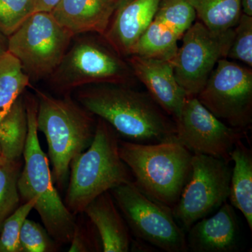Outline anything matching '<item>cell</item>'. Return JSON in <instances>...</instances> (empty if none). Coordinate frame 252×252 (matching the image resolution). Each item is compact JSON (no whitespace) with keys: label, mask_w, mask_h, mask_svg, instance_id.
I'll use <instances>...</instances> for the list:
<instances>
[{"label":"cell","mask_w":252,"mask_h":252,"mask_svg":"<svg viewBox=\"0 0 252 252\" xmlns=\"http://www.w3.org/2000/svg\"><path fill=\"white\" fill-rule=\"evenodd\" d=\"M76 100L129 142L153 144L175 138L174 119L148 93L135 90L132 86H84L78 89Z\"/></svg>","instance_id":"obj_1"},{"label":"cell","mask_w":252,"mask_h":252,"mask_svg":"<svg viewBox=\"0 0 252 252\" xmlns=\"http://www.w3.org/2000/svg\"><path fill=\"white\" fill-rule=\"evenodd\" d=\"M33 89L37 99L38 131L47 140L54 185L63 189L69 180L71 162L92 142L97 120L70 94L57 98Z\"/></svg>","instance_id":"obj_2"},{"label":"cell","mask_w":252,"mask_h":252,"mask_svg":"<svg viewBox=\"0 0 252 252\" xmlns=\"http://www.w3.org/2000/svg\"><path fill=\"white\" fill-rule=\"evenodd\" d=\"M28 116V135L23 151L24 167L20 173L18 189L23 203L35 200L34 209L44 228L59 246L70 243L76 227L75 215L64 205L53 181L49 160L38 137L37 99L24 95Z\"/></svg>","instance_id":"obj_3"},{"label":"cell","mask_w":252,"mask_h":252,"mask_svg":"<svg viewBox=\"0 0 252 252\" xmlns=\"http://www.w3.org/2000/svg\"><path fill=\"white\" fill-rule=\"evenodd\" d=\"M120 138L112 126L97 118L92 142L71 162L64 203L75 216L101 194L133 181L119 154Z\"/></svg>","instance_id":"obj_4"},{"label":"cell","mask_w":252,"mask_h":252,"mask_svg":"<svg viewBox=\"0 0 252 252\" xmlns=\"http://www.w3.org/2000/svg\"><path fill=\"white\" fill-rule=\"evenodd\" d=\"M119 151L135 185L149 198L172 210L190 175L193 154L176 137L153 144L120 138Z\"/></svg>","instance_id":"obj_5"},{"label":"cell","mask_w":252,"mask_h":252,"mask_svg":"<svg viewBox=\"0 0 252 252\" xmlns=\"http://www.w3.org/2000/svg\"><path fill=\"white\" fill-rule=\"evenodd\" d=\"M48 79L51 89L62 95L94 84L133 86L136 79L125 58L101 34L74 36L59 65Z\"/></svg>","instance_id":"obj_6"},{"label":"cell","mask_w":252,"mask_h":252,"mask_svg":"<svg viewBox=\"0 0 252 252\" xmlns=\"http://www.w3.org/2000/svg\"><path fill=\"white\" fill-rule=\"evenodd\" d=\"M74 38L51 12L35 11L8 36V51L21 63L31 81L49 78Z\"/></svg>","instance_id":"obj_7"},{"label":"cell","mask_w":252,"mask_h":252,"mask_svg":"<svg viewBox=\"0 0 252 252\" xmlns=\"http://www.w3.org/2000/svg\"><path fill=\"white\" fill-rule=\"evenodd\" d=\"M109 191L137 240L164 252H188L187 237L171 209L149 198L133 181Z\"/></svg>","instance_id":"obj_8"},{"label":"cell","mask_w":252,"mask_h":252,"mask_svg":"<svg viewBox=\"0 0 252 252\" xmlns=\"http://www.w3.org/2000/svg\"><path fill=\"white\" fill-rule=\"evenodd\" d=\"M196 97L220 121L246 132L252 123V68L220 59Z\"/></svg>","instance_id":"obj_9"},{"label":"cell","mask_w":252,"mask_h":252,"mask_svg":"<svg viewBox=\"0 0 252 252\" xmlns=\"http://www.w3.org/2000/svg\"><path fill=\"white\" fill-rule=\"evenodd\" d=\"M231 170L222 159L193 154L191 171L172 214L183 230L220 208L228 199Z\"/></svg>","instance_id":"obj_10"},{"label":"cell","mask_w":252,"mask_h":252,"mask_svg":"<svg viewBox=\"0 0 252 252\" xmlns=\"http://www.w3.org/2000/svg\"><path fill=\"white\" fill-rule=\"evenodd\" d=\"M233 28L214 32L200 21L185 32L182 46L170 62L176 79L187 96L196 97L218 61L226 59L233 40Z\"/></svg>","instance_id":"obj_11"},{"label":"cell","mask_w":252,"mask_h":252,"mask_svg":"<svg viewBox=\"0 0 252 252\" xmlns=\"http://www.w3.org/2000/svg\"><path fill=\"white\" fill-rule=\"evenodd\" d=\"M176 140L193 154H205L230 162V154L245 132L215 117L195 96H187L174 119Z\"/></svg>","instance_id":"obj_12"},{"label":"cell","mask_w":252,"mask_h":252,"mask_svg":"<svg viewBox=\"0 0 252 252\" xmlns=\"http://www.w3.org/2000/svg\"><path fill=\"white\" fill-rule=\"evenodd\" d=\"M126 59L155 102L172 119L178 117L187 94L176 79L171 62L135 55Z\"/></svg>","instance_id":"obj_13"},{"label":"cell","mask_w":252,"mask_h":252,"mask_svg":"<svg viewBox=\"0 0 252 252\" xmlns=\"http://www.w3.org/2000/svg\"><path fill=\"white\" fill-rule=\"evenodd\" d=\"M188 251L234 252L240 245V227L235 208L225 202L213 216L198 220L188 230Z\"/></svg>","instance_id":"obj_14"},{"label":"cell","mask_w":252,"mask_h":252,"mask_svg":"<svg viewBox=\"0 0 252 252\" xmlns=\"http://www.w3.org/2000/svg\"><path fill=\"white\" fill-rule=\"evenodd\" d=\"M160 0H130L119 5L103 37L122 57L132 54L137 41L153 21Z\"/></svg>","instance_id":"obj_15"},{"label":"cell","mask_w":252,"mask_h":252,"mask_svg":"<svg viewBox=\"0 0 252 252\" xmlns=\"http://www.w3.org/2000/svg\"><path fill=\"white\" fill-rule=\"evenodd\" d=\"M120 4V0H60L51 13L74 36L103 35Z\"/></svg>","instance_id":"obj_16"},{"label":"cell","mask_w":252,"mask_h":252,"mask_svg":"<svg viewBox=\"0 0 252 252\" xmlns=\"http://www.w3.org/2000/svg\"><path fill=\"white\" fill-rule=\"evenodd\" d=\"M83 214L97 230L102 252H127L132 249L133 240L130 229L110 191L94 199Z\"/></svg>","instance_id":"obj_17"},{"label":"cell","mask_w":252,"mask_h":252,"mask_svg":"<svg viewBox=\"0 0 252 252\" xmlns=\"http://www.w3.org/2000/svg\"><path fill=\"white\" fill-rule=\"evenodd\" d=\"M233 162L228 199L230 205L243 214L252 230V152L243 140L238 141L230 154Z\"/></svg>","instance_id":"obj_18"},{"label":"cell","mask_w":252,"mask_h":252,"mask_svg":"<svg viewBox=\"0 0 252 252\" xmlns=\"http://www.w3.org/2000/svg\"><path fill=\"white\" fill-rule=\"evenodd\" d=\"M28 128L27 111L22 94L0 122V149L3 157L9 160H21Z\"/></svg>","instance_id":"obj_19"},{"label":"cell","mask_w":252,"mask_h":252,"mask_svg":"<svg viewBox=\"0 0 252 252\" xmlns=\"http://www.w3.org/2000/svg\"><path fill=\"white\" fill-rule=\"evenodd\" d=\"M180 39V34L154 18L137 41L131 55L170 61L177 53V42Z\"/></svg>","instance_id":"obj_20"},{"label":"cell","mask_w":252,"mask_h":252,"mask_svg":"<svg viewBox=\"0 0 252 252\" xmlns=\"http://www.w3.org/2000/svg\"><path fill=\"white\" fill-rule=\"evenodd\" d=\"M205 27L220 33L236 26L242 14L241 0H187Z\"/></svg>","instance_id":"obj_21"},{"label":"cell","mask_w":252,"mask_h":252,"mask_svg":"<svg viewBox=\"0 0 252 252\" xmlns=\"http://www.w3.org/2000/svg\"><path fill=\"white\" fill-rule=\"evenodd\" d=\"M31 82L14 55L7 51L0 56V122Z\"/></svg>","instance_id":"obj_22"},{"label":"cell","mask_w":252,"mask_h":252,"mask_svg":"<svg viewBox=\"0 0 252 252\" xmlns=\"http://www.w3.org/2000/svg\"><path fill=\"white\" fill-rule=\"evenodd\" d=\"M21 168V160H9L0 156V228L19 206L18 180Z\"/></svg>","instance_id":"obj_23"},{"label":"cell","mask_w":252,"mask_h":252,"mask_svg":"<svg viewBox=\"0 0 252 252\" xmlns=\"http://www.w3.org/2000/svg\"><path fill=\"white\" fill-rule=\"evenodd\" d=\"M195 18L196 14L187 0H160L154 16L182 37Z\"/></svg>","instance_id":"obj_24"},{"label":"cell","mask_w":252,"mask_h":252,"mask_svg":"<svg viewBox=\"0 0 252 252\" xmlns=\"http://www.w3.org/2000/svg\"><path fill=\"white\" fill-rule=\"evenodd\" d=\"M35 204V200L23 203L4 220L0 228V252H23L20 243L21 228Z\"/></svg>","instance_id":"obj_25"},{"label":"cell","mask_w":252,"mask_h":252,"mask_svg":"<svg viewBox=\"0 0 252 252\" xmlns=\"http://www.w3.org/2000/svg\"><path fill=\"white\" fill-rule=\"evenodd\" d=\"M233 40L226 59L252 67V16L242 14L233 28Z\"/></svg>","instance_id":"obj_26"},{"label":"cell","mask_w":252,"mask_h":252,"mask_svg":"<svg viewBox=\"0 0 252 252\" xmlns=\"http://www.w3.org/2000/svg\"><path fill=\"white\" fill-rule=\"evenodd\" d=\"M34 12V0H0V32L8 37Z\"/></svg>","instance_id":"obj_27"},{"label":"cell","mask_w":252,"mask_h":252,"mask_svg":"<svg viewBox=\"0 0 252 252\" xmlns=\"http://www.w3.org/2000/svg\"><path fill=\"white\" fill-rule=\"evenodd\" d=\"M20 243L23 252H54L60 247L44 227L28 218L21 228Z\"/></svg>","instance_id":"obj_28"},{"label":"cell","mask_w":252,"mask_h":252,"mask_svg":"<svg viewBox=\"0 0 252 252\" xmlns=\"http://www.w3.org/2000/svg\"><path fill=\"white\" fill-rule=\"evenodd\" d=\"M88 223L76 220L69 252H102V244L97 230L89 220Z\"/></svg>","instance_id":"obj_29"},{"label":"cell","mask_w":252,"mask_h":252,"mask_svg":"<svg viewBox=\"0 0 252 252\" xmlns=\"http://www.w3.org/2000/svg\"><path fill=\"white\" fill-rule=\"evenodd\" d=\"M34 12L35 11H46L51 12L60 0H34Z\"/></svg>","instance_id":"obj_30"},{"label":"cell","mask_w":252,"mask_h":252,"mask_svg":"<svg viewBox=\"0 0 252 252\" xmlns=\"http://www.w3.org/2000/svg\"><path fill=\"white\" fill-rule=\"evenodd\" d=\"M243 14L252 16V0H241Z\"/></svg>","instance_id":"obj_31"},{"label":"cell","mask_w":252,"mask_h":252,"mask_svg":"<svg viewBox=\"0 0 252 252\" xmlns=\"http://www.w3.org/2000/svg\"><path fill=\"white\" fill-rule=\"evenodd\" d=\"M8 51V37L0 32V56Z\"/></svg>","instance_id":"obj_32"},{"label":"cell","mask_w":252,"mask_h":252,"mask_svg":"<svg viewBox=\"0 0 252 252\" xmlns=\"http://www.w3.org/2000/svg\"><path fill=\"white\" fill-rule=\"evenodd\" d=\"M121 1V4H124V3L127 2V1H130V0H120Z\"/></svg>","instance_id":"obj_33"},{"label":"cell","mask_w":252,"mask_h":252,"mask_svg":"<svg viewBox=\"0 0 252 252\" xmlns=\"http://www.w3.org/2000/svg\"><path fill=\"white\" fill-rule=\"evenodd\" d=\"M0 156H1V149H0Z\"/></svg>","instance_id":"obj_34"}]
</instances>
